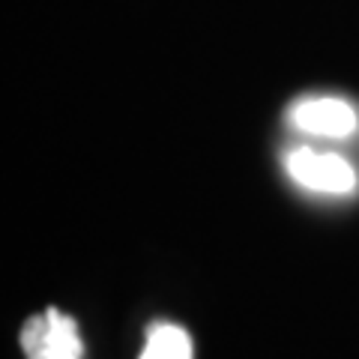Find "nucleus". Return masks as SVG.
Listing matches in <instances>:
<instances>
[{
  "instance_id": "f257e3e1",
  "label": "nucleus",
  "mask_w": 359,
  "mask_h": 359,
  "mask_svg": "<svg viewBox=\"0 0 359 359\" xmlns=\"http://www.w3.org/2000/svg\"><path fill=\"white\" fill-rule=\"evenodd\" d=\"M21 351L27 359H81L84 341L78 323L57 309L33 314L21 327Z\"/></svg>"
},
{
  "instance_id": "f03ea898",
  "label": "nucleus",
  "mask_w": 359,
  "mask_h": 359,
  "mask_svg": "<svg viewBox=\"0 0 359 359\" xmlns=\"http://www.w3.org/2000/svg\"><path fill=\"white\" fill-rule=\"evenodd\" d=\"M285 168L297 186L323 195H351L356 189L353 165L339 153H318L297 147L285 156Z\"/></svg>"
},
{
  "instance_id": "7ed1b4c3",
  "label": "nucleus",
  "mask_w": 359,
  "mask_h": 359,
  "mask_svg": "<svg viewBox=\"0 0 359 359\" xmlns=\"http://www.w3.org/2000/svg\"><path fill=\"white\" fill-rule=\"evenodd\" d=\"M287 123L320 138H347L359 129L356 108L339 96H306L287 108Z\"/></svg>"
},
{
  "instance_id": "20e7f679",
  "label": "nucleus",
  "mask_w": 359,
  "mask_h": 359,
  "mask_svg": "<svg viewBox=\"0 0 359 359\" xmlns=\"http://www.w3.org/2000/svg\"><path fill=\"white\" fill-rule=\"evenodd\" d=\"M138 359H192V339L177 323H153Z\"/></svg>"
}]
</instances>
